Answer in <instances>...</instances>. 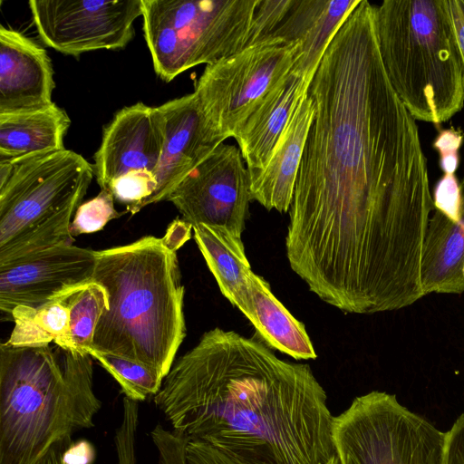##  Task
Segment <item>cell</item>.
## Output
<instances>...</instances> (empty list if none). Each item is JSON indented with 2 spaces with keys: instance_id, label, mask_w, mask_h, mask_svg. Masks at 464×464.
<instances>
[{
  "instance_id": "obj_23",
  "label": "cell",
  "mask_w": 464,
  "mask_h": 464,
  "mask_svg": "<svg viewBox=\"0 0 464 464\" xmlns=\"http://www.w3.org/2000/svg\"><path fill=\"white\" fill-rule=\"evenodd\" d=\"M68 292L39 306L15 307L11 314L14 325L6 343L15 347H41L53 342L60 349L66 350L69 338Z\"/></svg>"
},
{
  "instance_id": "obj_22",
  "label": "cell",
  "mask_w": 464,
  "mask_h": 464,
  "mask_svg": "<svg viewBox=\"0 0 464 464\" xmlns=\"http://www.w3.org/2000/svg\"><path fill=\"white\" fill-rule=\"evenodd\" d=\"M194 239L221 294L241 312L246 308L251 266L241 237L220 226H192Z\"/></svg>"
},
{
  "instance_id": "obj_30",
  "label": "cell",
  "mask_w": 464,
  "mask_h": 464,
  "mask_svg": "<svg viewBox=\"0 0 464 464\" xmlns=\"http://www.w3.org/2000/svg\"><path fill=\"white\" fill-rule=\"evenodd\" d=\"M186 464H237L209 444L188 440L186 448Z\"/></svg>"
},
{
  "instance_id": "obj_18",
  "label": "cell",
  "mask_w": 464,
  "mask_h": 464,
  "mask_svg": "<svg viewBox=\"0 0 464 464\" xmlns=\"http://www.w3.org/2000/svg\"><path fill=\"white\" fill-rule=\"evenodd\" d=\"M314 114L307 92L291 114L264 171L251 184L253 200L267 210H289Z\"/></svg>"
},
{
  "instance_id": "obj_36",
  "label": "cell",
  "mask_w": 464,
  "mask_h": 464,
  "mask_svg": "<svg viewBox=\"0 0 464 464\" xmlns=\"http://www.w3.org/2000/svg\"><path fill=\"white\" fill-rule=\"evenodd\" d=\"M326 464H342L337 454L334 455Z\"/></svg>"
},
{
  "instance_id": "obj_33",
  "label": "cell",
  "mask_w": 464,
  "mask_h": 464,
  "mask_svg": "<svg viewBox=\"0 0 464 464\" xmlns=\"http://www.w3.org/2000/svg\"><path fill=\"white\" fill-rule=\"evenodd\" d=\"M191 224L176 218L169 224L161 238L169 248L177 252L191 237Z\"/></svg>"
},
{
  "instance_id": "obj_4",
  "label": "cell",
  "mask_w": 464,
  "mask_h": 464,
  "mask_svg": "<svg viewBox=\"0 0 464 464\" xmlns=\"http://www.w3.org/2000/svg\"><path fill=\"white\" fill-rule=\"evenodd\" d=\"M0 345V464H34L56 441L93 427L102 401L92 357Z\"/></svg>"
},
{
  "instance_id": "obj_11",
  "label": "cell",
  "mask_w": 464,
  "mask_h": 464,
  "mask_svg": "<svg viewBox=\"0 0 464 464\" xmlns=\"http://www.w3.org/2000/svg\"><path fill=\"white\" fill-rule=\"evenodd\" d=\"M173 28L187 71L246 48L257 0H147Z\"/></svg>"
},
{
  "instance_id": "obj_9",
  "label": "cell",
  "mask_w": 464,
  "mask_h": 464,
  "mask_svg": "<svg viewBox=\"0 0 464 464\" xmlns=\"http://www.w3.org/2000/svg\"><path fill=\"white\" fill-rule=\"evenodd\" d=\"M28 5L41 41L75 58L125 48L142 14L141 0H30Z\"/></svg>"
},
{
  "instance_id": "obj_8",
  "label": "cell",
  "mask_w": 464,
  "mask_h": 464,
  "mask_svg": "<svg viewBox=\"0 0 464 464\" xmlns=\"http://www.w3.org/2000/svg\"><path fill=\"white\" fill-rule=\"evenodd\" d=\"M299 50L297 44L268 40L205 67L194 93L223 140L234 138L257 103L292 70Z\"/></svg>"
},
{
  "instance_id": "obj_16",
  "label": "cell",
  "mask_w": 464,
  "mask_h": 464,
  "mask_svg": "<svg viewBox=\"0 0 464 464\" xmlns=\"http://www.w3.org/2000/svg\"><path fill=\"white\" fill-rule=\"evenodd\" d=\"M53 69L46 51L24 34L0 26V114L52 105Z\"/></svg>"
},
{
  "instance_id": "obj_21",
  "label": "cell",
  "mask_w": 464,
  "mask_h": 464,
  "mask_svg": "<svg viewBox=\"0 0 464 464\" xmlns=\"http://www.w3.org/2000/svg\"><path fill=\"white\" fill-rule=\"evenodd\" d=\"M70 125L67 112L54 102L38 111L0 114V160L64 150Z\"/></svg>"
},
{
  "instance_id": "obj_25",
  "label": "cell",
  "mask_w": 464,
  "mask_h": 464,
  "mask_svg": "<svg viewBox=\"0 0 464 464\" xmlns=\"http://www.w3.org/2000/svg\"><path fill=\"white\" fill-rule=\"evenodd\" d=\"M89 354L116 380L126 397L132 401H143L155 396L162 385L163 379L141 363L95 349Z\"/></svg>"
},
{
  "instance_id": "obj_15",
  "label": "cell",
  "mask_w": 464,
  "mask_h": 464,
  "mask_svg": "<svg viewBox=\"0 0 464 464\" xmlns=\"http://www.w3.org/2000/svg\"><path fill=\"white\" fill-rule=\"evenodd\" d=\"M159 108L164 119L165 141L153 172L157 188L140 209L167 200L183 179L224 141L205 118L194 92L166 102Z\"/></svg>"
},
{
  "instance_id": "obj_19",
  "label": "cell",
  "mask_w": 464,
  "mask_h": 464,
  "mask_svg": "<svg viewBox=\"0 0 464 464\" xmlns=\"http://www.w3.org/2000/svg\"><path fill=\"white\" fill-rule=\"evenodd\" d=\"M459 188V220L434 208L428 223L420 266L424 295L464 292V178Z\"/></svg>"
},
{
  "instance_id": "obj_3",
  "label": "cell",
  "mask_w": 464,
  "mask_h": 464,
  "mask_svg": "<svg viewBox=\"0 0 464 464\" xmlns=\"http://www.w3.org/2000/svg\"><path fill=\"white\" fill-rule=\"evenodd\" d=\"M177 252L161 237L96 251L92 280L109 306L97 324L93 348L141 363L164 379L186 336Z\"/></svg>"
},
{
  "instance_id": "obj_7",
  "label": "cell",
  "mask_w": 464,
  "mask_h": 464,
  "mask_svg": "<svg viewBox=\"0 0 464 464\" xmlns=\"http://www.w3.org/2000/svg\"><path fill=\"white\" fill-rule=\"evenodd\" d=\"M93 165L70 150L0 160V250L31 227L82 203Z\"/></svg>"
},
{
  "instance_id": "obj_5",
  "label": "cell",
  "mask_w": 464,
  "mask_h": 464,
  "mask_svg": "<svg viewBox=\"0 0 464 464\" xmlns=\"http://www.w3.org/2000/svg\"><path fill=\"white\" fill-rule=\"evenodd\" d=\"M379 53L389 81L415 121L436 125L464 107V67L447 0L374 5Z\"/></svg>"
},
{
  "instance_id": "obj_1",
  "label": "cell",
  "mask_w": 464,
  "mask_h": 464,
  "mask_svg": "<svg viewBox=\"0 0 464 464\" xmlns=\"http://www.w3.org/2000/svg\"><path fill=\"white\" fill-rule=\"evenodd\" d=\"M308 95L314 114L288 210L290 267L331 303L413 289L434 210L428 162L383 68L369 1L333 37Z\"/></svg>"
},
{
  "instance_id": "obj_32",
  "label": "cell",
  "mask_w": 464,
  "mask_h": 464,
  "mask_svg": "<svg viewBox=\"0 0 464 464\" xmlns=\"http://www.w3.org/2000/svg\"><path fill=\"white\" fill-rule=\"evenodd\" d=\"M445 434L444 464H464V412Z\"/></svg>"
},
{
  "instance_id": "obj_27",
  "label": "cell",
  "mask_w": 464,
  "mask_h": 464,
  "mask_svg": "<svg viewBox=\"0 0 464 464\" xmlns=\"http://www.w3.org/2000/svg\"><path fill=\"white\" fill-rule=\"evenodd\" d=\"M121 215L114 208L112 194L102 189L96 197L78 207L70 225V235L74 238L82 234L99 231Z\"/></svg>"
},
{
  "instance_id": "obj_24",
  "label": "cell",
  "mask_w": 464,
  "mask_h": 464,
  "mask_svg": "<svg viewBox=\"0 0 464 464\" xmlns=\"http://www.w3.org/2000/svg\"><path fill=\"white\" fill-rule=\"evenodd\" d=\"M69 308V338L65 351L89 354L102 313L109 306L106 289L92 280L67 293Z\"/></svg>"
},
{
  "instance_id": "obj_13",
  "label": "cell",
  "mask_w": 464,
  "mask_h": 464,
  "mask_svg": "<svg viewBox=\"0 0 464 464\" xmlns=\"http://www.w3.org/2000/svg\"><path fill=\"white\" fill-rule=\"evenodd\" d=\"M96 251L62 245L0 266V310L39 306L92 280Z\"/></svg>"
},
{
  "instance_id": "obj_6",
  "label": "cell",
  "mask_w": 464,
  "mask_h": 464,
  "mask_svg": "<svg viewBox=\"0 0 464 464\" xmlns=\"http://www.w3.org/2000/svg\"><path fill=\"white\" fill-rule=\"evenodd\" d=\"M332 438L342 464H444L445 432L385 392L355 397Z\"/></svg>"
},
{
  "instance_id": "obj_14",
  "label": "cell",
  "mask_w": 464,
  "mask_h": 464,
  "mask_svg": "<svg viewBox=\"0 0 464 464\" xmlns=\"http://www.w3.org/2000/svg\"><path fill=\"white\" fill-rule=\"evenodd\" d=\"M165 141V126L159 107L143 102L124 107L104 127L94 154L93 170L102 189L134 169L154 172Z\"/></svg>"
},
{
  "instance_id": "obj_29",
  "label": "cell",
  "mask_w": 464,
  "mask_h": 464,
  "mask_svg": "<svg viewBox=\"0 0 464 464\" xmlns=\"http://www.w3.org/2000/svg\"><path fill=\"white\" fill-rule=\"evenodd\" d=\"M434 208L453 220H459L460 188L455 174H444L438 181L433 197Z\"/></svg>"
},
{
  "instance_id": "obj_28",
  "label": "cell",
  "mask_w": 464,
  "mask_h": 464,
  "mask_svg": "<svg viewBox=\"0 0 464 464\" xmlns=\"http://www.w3.org/2000/svg\"><path fill=\"white\" fill-rule=\"evenodd\" d=\"M464 140V132L451 126L441 130L437 135L433 147L440 155V166L444 174H455L459 167V150Z\"/></svg>"
},
{
  "instance_id": "obj_2",
  "label": "cell",
  "mask_w": 464,
  "mask_h": 464,
  "mask_svg": "<svg viewBox=\"0 0 464 464\" xmlns=\"http://www.w3.org/2000/svg\"><path fill=\"white\" fill-rule=\"evenodd\" d=\"M164 379L154 402L172 430L237 464H326L336 454L310 365L280 359L258 335L209 330Z\"/></svg>"
},
{
  "instance_id": "obj_34",
  "label": "cell",
  "mask_w": 464,
  "mask_h": 464,
  "mask_svg": "<svg viewBox=\"0 0 464 464\" xmlns=\"http://www.w3.org/2000/svg\"><path fill=\"white\" fill-rule=\"evenodd\" d=\"M454 35L464 67V0H447Z\"/></svg>"
},
{
  "instance_id": "obj_12",
  "label": "cell",
  "mask_w": 464,
  "mask_h": 464,
  "mask_svg": "<svg viewBox=\"0 0 464 464\" xmlns=\"http://www.w3.org/2000/svg\"><path fill=\"white\" fill-rule=\"evenodd\" d=\"M360 0H257L246 47L268 40L299 44L293 69L314 74L333 37Z\"/></svg>"
},
{
  "instance_id": "obj_17",
  "label": "cell",
  "mask_w": 464,
  "mask_h": 464,
  "mask_svg": "<svg viewBox=\"0 0 464 464\" xmlns=\"http://www.w3.org/2000/svg\"><path fill=\"white\" fill-rule=\"evenodd\" d=\"M314 75L292 68L257 103L236 132L234 138L251 184L264 171L291 114L308 92Z\"/></svg>"
},
{
  "instance_id": "obj_26",
  "label": "cell",
  "mask_w": 464,
  "mask_h": 464,
  "mask_svg": "<svg viewBox=\"0 0 464 464\" xmlns=\"http://www.w3.org/2000/svg\"><path fill=\"white\" fill-rule=\"evenodd\" d=\"M157 188L153 172L134 169L115 179L106 190L114 199L126 206L131 215L140 210L141 204L150 198Z\"/></svg>"
},
{
  "instance_id": "obj_20",
  "label": "cell",
  "mask_w": 464,
  "mask_h": 464,
  "mask_svg": "<svg viewBox=\"0 0 464 464\" xmlns=\"http://www.w3.org/2000/svg\"><path fill=\"white\" fill-rule=\"evenodd\" d=\"M242 313L270 348L295 360L317 357L304 324L274 295L269 284L253 271L247 277L246 304Z\"/></svg>"
},
{
  "instance_id": "obj_35",
  "label": "cell",
  "mask_w": 464,
  "mask_h": 464,
  "mask_svg": "<svg viewBox=\"0 0 464 464\" xmlns=\"http://www.w3.org/2000/svg\"><path fill=\"white\" fill-rule=\"evenodd\" d=\"M72 444V437L56 441L34 464H68L64 453Z\"/></svg>"
},
{
  "instance_id": "obj_31",
  "label": "cell",
  "mask_w": 464,
  "mask_h": 464,
  "mask_svg": "<svg viewBox=\"0 0 464 464\" xmlns=\"http://www.w3.org/2000/svg\"><path fill=\"white\" fill-rule=\"evenodd\" d=\"M137 426L122 423L118 427L114 436L117 464H136L135 441Z\"/></svg>"
},
{
  "instance_id": "obj_10",
  "label": "cell",
  "mask_w": 464,
  "mask_h": 464,
  "mask_svg": "<svg viewBox=\"0 0 464 464\" xmlns=\"http://www.w3.org/2000/svg\"><path fill=\"white\" fill-rule=\"evenodd\" d=\"M239 148L219 144L169 194L182 219L242 236L249 216L251 180Z\"/></svg>"
}]
</instances>
